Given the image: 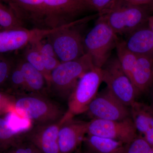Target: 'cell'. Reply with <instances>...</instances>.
<instances>
[{
  "mask_svg": "<svg viewBox=\"0 0 153 153\" xmlns=\"http://www.w3.org/2000/svg\"><path fill=\"white\" fill-rule=\"evenodd\" d=\"M99 14L90 15L56 28L47 36L57 59L61 63L76 60L85 54L83 45V27Z\"/></svg>",
  "mask_w": 153,
  "mask_h": 153,
  "instance_id": "6da1fadb",
  "label": "cell"
},
{
  "mask_svg": "<svg viewBox=\"0 0 153 153\" xmlns=\"http://www.w3.org/2000/svg\"><path fill=\"white\" fill-rule=\"evenodd\" d=\"M153 12L149 4L134 5L122 2L115 3L100 14L117 35H128L148 24Z\"/></svg>",
  "mask_w": 153,
  "mask_h": 153,
  "instance_id": "7a4b0ae2",
  "label": "cell"
},
{
  "mask_svg": "<svg viewBox=\"0 0 153 153\" xmlns=\"http://www.w3.org/2000/svg\"><path fill=\"white\" fill-rule=\"evenodd\" d=\"M118 38L103 17L99 16L93 27L83 39L85 54L90 56L94 67L101 68L104 66Z\"/></svg>",
  "mask_w": 153,
  "mask_h": 153,
  "instance_id": "3957f363",
  "label": "cell"
},
{
  "mask_svg": "<svg viewBox=\"0 0 153 153\" xmlns=\"http://www.w3.org/2000/svg\"><path fill=\"white\" fill-rule=\"evenodd\" d=\"M13 110L38 125L56 122L65 113L60 107L50 100L31 94L15 97Z\"/></svg>",
  "mask_w": 153,
  "mask_h": 153,
  "instance_id": "277c9868",
  "label": "cell"
},
{
  "mask_svg": "<svg viewBox=\"0 0 153 153\" xmlns=\"http://www.w3.org/2000/svg\"><path fill=\"white\" fill-rule=\"evenodd\" d=\"M94 67L87 54L76 60L60 63L50 73L48 85L60 95L69 97L80 77Z\"/></svg>",
  "mask_w": 153,
  "mask_h": 153,
  "instance_id": "5b68a950",
  "label": "cell"
},
{
  "mask_svg": "<svg viewBox=\"0 0 153 153\" xmlns=\"http://www.w3.org/2000/svg\"><path fill=\"white\" fill-rule=\"evenodd\" d=\"M48 29L60 27L94 11L90 0H44Z\"/></svg>",
  "mask_w": 153,
  "mask_h": 153,
  "instance_id": "8992f818",
  "label": "cell"
},
{
  "mask_svg": "<svg viewBox=\"0 0 153 153\" xmlns=\"http://www.w3.org/2000/svg\"><path fill=\"white\" fill-rule=\"evenodd\" d=\"M102 82L101 68L94 67L85 73L78 80L68 98V110L65 114L69 119L87 111L97 94Z\"/></svg>",
  "mask_w": 153,
  "mask_h": 153,
  "instance_id": "52a82bcc",
  "label": "cell"
},
{
  "mask_svg": "<svg viewBox=\"0 0 153 153\" xmlns=\"http://www.w3.org/2000/svg\"><path fill=\"white\" fill-rule=\"evenodd\" d=\"M101 69L102 82L106 87L125 105L130 106L140 94L117 57H110Z\"/></svg>",
  "mask_w": 153,
  "mask_h": 153,
  "instance_id": "ba28073f",
  "label": "cell"
},
{
  "mask_svg": "<svg viewBox=\"0 0 153 153\" xmlns=\"http://www.w3.org/2000/svg\"><path fill=\"white\" fill-rule=\"evenodd\" d=\"M86 112L92 119L121 120L131 117L130 108L118 99L107 87L97 94Z\"/></svg>",
  "mask_w": 153,
  "mask_h": 153,
  "instance_id": "9c48e42d",
  "label": "cell"
},
{
  "mask_svg": "<svg viewBox=\"0 0 153 153\" xmlns=\"http://www.w3.org/2000/svg\"><path fill=\"white\" fill-rule=\"evenodd\" d=\"M87 134L111 139L126 144L138 134L131 117L121 120L92 119L88 123Z\"/></svg>",
  "mask_w": 153,
  "mask_h": 153,
  "instance_id": "30bf717a",
  "label": "cell"
},
{
  "mask_svg": "<svg viewBox=\"0 0 153 153\" xmlns=\"http://www.w3.org/2000/svg\"><path fill=\"white\" fill-rule=\"evenodd\" d=\"M28 28L0 31V55L16 51L28 44L42 41L55 30Z\"/></svg>",
  "mask_w": 153,
  "mask_h": 153,
  "instance_id": "8fae6325",
  "label": "cell"
},
{
  "mask_svg": "<svg viewBox=\"0 0 153 153\" xmlns=\"http://www.w3.org/2000/svg\"><path fill=\"white\" fill-rule=\"evenodd\" d=\"M67 120L64 114L60 120L54 123L38 125L28 132L30 142L41 153H60L58 134L60 128Z\"/></svg>",
  "mask_w": 153,
  "mask_h": 153,
  "instance_id": "7c38bea8",
  "label": "cell"
},
{
  "mask_svg": "<svg viewBox=\"0 0 153 153\" xmlns=\"http://www.w3.org/2000/svg\"><path fill=\"white\" fill-rule=\"evenodd\" d=\"M17 16L26 26L48 29L46 24L44 0H7Z\"/></svg>",
  "mask_w": 153,
  "mask_h": 153,
  "instance_id": "4fadbf2b",
  "label": "cell"
},
{
  "mask_svg": "<svg viewBox=\"0 0 153 153\" xmlns=\"http://www.w3.org/2000/svg\"><path fill=\"white\" fill-rule=\"evenodd\" d=\"M88 123L72 118L62 125L58 134L60 153H72L83 142L87 134Z\"/></svg>",
  "mask_w": 153,
  "mask_h": 153,
  "instance_id": "5bb4252c",
  "label": "cell"
},
{
  "mask_svg": "<svg viewBox=\"0 0 153 153\" xmlns=\"http://www.w3.org/2000/svg\"><path fill=\"white\" fill-rule=\"evenodd\" d=\"M131 117L137 132L153 146V110L150 105L137 101L130 106Z\"/></svg>",
  "mask_w": 153,
  "mask_h": 153,
  "instance_id": "9a60e30c",
  "label": "cell"
},
{
  "mask_svg": "<svg viewBox=\"0 0 153 153\" xmlns=\"http://www.w3.org/2000/svg\"><path fill=\"white\" fill-rule=\"evenodd\" d=\"M131 81L140 94L150 91L153 86V59L137 55Z\"/></svg>",
  "mask_w": 153,
  "mask_h": 153,
  "instance_id": "2e32d148",
  "label": "cell"
},
{
  "mask_svg": "<svg viewBox=\"0 0 153 153\" xmlns=\"http://www.w3.org/2000/svg\"><path fill=\"white\" fill-rule=\"evenodd\" d=\"M125 41L128 49L134 54L153 59V31L148 25L131 33Z\"/></svg>",
  "mask_w": 153,
  "mask_h": 153,
  "instance_id": "e0dca14e",
  "label": "cell"
},
{
  "mask_svg": "<svg viewBox=\"0 0 153 153\" xmlns=\"http://www.w3.org/2000/svg\"><path fill=\"white\" fill-rule=\"evenodd\" d=\"M83 142L91 153H124L126 145L119 141L88 134Z\"/></svg>",
  "mask_w": 153,
  "mask_h": 153,
  "instance_id": "ac0fdd59",
  "label": "cell"
},
{
  "mask_svg": "<svg viewBox=\"0 0 153 153\" xmlns=\"http://www.w3.org/2000/svg\"><path fill=\"white\" fill-rule=\"evenodd\" d=\"M17 60L25 77L26 89L34 92L42 90L47 84L43 74L24 58Z\"/></svg>",
  "mask_w": 153,
  "mask_h": 153,
  "instance_id": "d6986e66",
  "label": "cell"
},
{
  "mask_svg": "<svg viewBox=\"0 0 153 153\" xmlns=\"http://www.w3.org/2000/svg\"><path fill=\"white\" fill-rule=\"evenodd\" d=\"M7 0H0V31L27 28Z\"/></svg>",
  "mask_w": 153,
  "mask_h": 153,
  "instance_id": "ffe728a7",
  "label": "cell"
},
{
  "mask_svg": "<svg viewBox=\"0 0 153 153\" xmlns=\"http://www.w3.org/2000/svg\"><path fill=\"white\" fill-rule=\"evenodd\" d=\"M117 58L125 73L131 80L132 74L136 63L137 55L132 52L126 45L125 41L118 38L115 47Z\"/></svg>",
  "mask_w": 153,
  "mask_h": 153,
  "instance_id": "44dd1931",
  "label": "cell"
},
{
  "mask_svg": "<svg viewBox=\"0 0 153 153\" xmlns=\"http://www.w3.org/2000/svg\"><path fill=\"white\" fill-rule=\"evenodd\" d=\"M22 136L11 127L5 117L0 116V151L4 152L21 142Z\"/></svg>",
  "mask_w": 153,
  "mask_h": 153,
  "instance_id": "7402d4cb",
  "label": "cell"
},
{
  "mask_svg": "<svg viewBox=\"0 0 153 153\" xmlns=\"http://www.w3.org/2000/svg\"><path fill=\"white\" fill-rule=\"evenodd\" d=\"M37 42L28 44L26 47L27 48L24 52L23 58L43 74L48 84L50 74L47 72L44 67L41 53L36 45Z\"/></svg>",
  "mask_w": 153,
  "mask_h": 153,
  "instance_id": "603a6c76",
  "label": "cell"
},
{
  "mask_svg": "<svg viewBox=\"0 0 153 153\" xmlns=\"http://www.w3.org/2000/svg\"><path fill=\"white\" fill-rule=\"evenodd\" d=\"M5 85L11 91L16 90L21 88H26L24 74L16 59Z\"/></svg>",
  "mask_w": 153,
  "mask_h": 153,
  "instance_id": "cb8c5ba5",
  "label": "cell"
},
{
  "mask_svg": "<svg viewBox=\"0 0 153 153\" xmlns=\"http://www.w3.org/2000/svg\"><path fill=\"white\" fill-rule=\"evenodd\" d=\"M124 153H153V146L139 134L126 145Z\"/></svg>",
  "mask_w": 153,
  "mask_h": 153,
  "instance_id": "d4e9b609",
  "label": "cell"
},
{
  "mask_svg": "<svg viewBox=\"0 0 153 153\" xmlns=\"http://www.w3.org/2000/svg\"><path fill=\"white\" fill-rule=\"evenodd\" d=\"M16 59L5 55L0 60V87L5 85Z\"/></svg>",
  "mask_w": 153,
  "mask_h": 153,
  "instance_id": "484cf974",
  "label": "cell"
},
{
  "mask_svg": "<svg viewBox=\"0 0 153 153\" xmlns=\"http://www.w3.org/2000/svg\"><path fill=\"white\" fill-rule=\"evenodd\" d=\"M15 97L10 94L0 90V116L12 111Z\"/></svg>",
  "mask_w": 153,
  "mask_h": 153,
  "instance_id": "4316f807",
  "label": "cell"
},
{
  "mask_svg": "<svg viewBox=\"0 0 153 153\" xmlns=\"http://www.w3.org/2000/svg\"><path fill=\"white\" fill-rule=\"evenodd\" d=\"M94 10L100 15L107 10L112 6L115 0H90Z\"/></svg>",
  "mask_w": 153,
  "mask_h": 153,
  "instance_id": "83f0119b",
  "label": "cell"
},
{
  "mask_svg": "<svg viewBox=\"0 0 153 153\" xmlns=\"http://www.w3.org/2000/svg\"><path fill=\"white\" fill-rule=\"evenodd\" d=\"M11 148L15 153H41L31 142L23 143L22 141Z\"/></svg>",
  "mask_w": 153,
  "mask_h": 153,
  "instance_id": "f1b7e54d",
  "label": "cell"
},
{
  "mask_svg": "<svg viewBox=\"0 0 153 153\" xmlns=\"http://www.w3.org/2000/svg\"><path fill=\"white\" fill-rule=\"evenodd\" d=\"M153 1V0H119L116 3L122 2L129 4L143 5L149 4H150Z\"/></svg>",
  "mask_w": 153,
  "mask_h": 153,
  "instance_id": "f546056e",
  "label": "cell"
},
{
  "mask_svg": "<svg viewBox=\"0 0 153 153\" xmlns=\"http://www.w3.org/2000/svg\"><path fill=\"white\" fill-rule=\"evenodd\" d=\"M148 25L149 27L153 31V15L150 17L148 22Z\"/></svg>",
  "mask_w": 153,
  "mask_h": 153,
  "instance_id": "4dcf8cb0",
  "label": "cell"
},
{
  "mask_svg": "<svg viewBox=\"0 0 153 153\" xmlns=\"http://www.w3.org/2000/svg\"><path fill=\"white\" fill-rule=\"evenodd\" d=\"M150 91H151V104L150 106L153 110V86Z\"/></svg>",
  "mask_w": 153,
  "mask_h": 153,
  "instance_id": "1f68e13d",
  "label": "cell"
},
{
  "mask_svg": "<svg viewBox=\"0 0 153 153\" xmlns=\"http://www.w3.org/2000/svg\"><path fill=\"white\" fill-rule=\"evenodd\" d=\"M3 153H15L13 150L12 149V148H9L8 149L3 152Z\"/></svg>",
  "mask_w": 153,
  "mask_h": 153,
  "instance_id": "d6a6232c",
  "label": "cell"
},
{
  "mask_svg": "<svg viewBox=\"0 0 153 153\" xmlns=\"http://www.w3.org/2000/svg\"><path fill=\"white\" fill-rule=\"evenodd\" d=\"M149 4L150 5L151 7H152V9L153 11V1L150 3V4Z\"/></svg>",
  "mask_w": 153,
  "mask_h": 153,
  "instance_id": "836d02e7",
  "label": "cell"
},
{
  "mask_svg": "<svg viewBox=\"0 0 153 153\" xmlns=\"http://www.w3.org/2000/svg\"><path fill=\"white\" fill-rule=\"evenodd\" d=\"M5 55H0V60L2 58H3V57H4V56Z\"/></svg>",
  "mask_w": 153,
  "mask_h": 153,
  "instance_id": "e575fe53",
  "label": "cell"
},
{
  "mask_svg": "<svg viewBox=\"0 0 153 153\" xmlns=\"http://www.w3.org/2000/svg\"><path fill=\"white\" fill-rule=\"evenodd\" d=\"M119 1V0H115L114 1V3L117 2L118 1Z\"/></svg>",
  "mask_w": 153,
  "mask_h": 153,
  "instance_id": "d590c367",
  "label": "cell"
},
{
  "mask_svg": "<svg viewBox=\"0 0 153 153\" xmlns=\"http://www.w3.org/2000/svg\"><path fill=\"white\" fill-rule=\"evenodd\" d=\"M81 153V152H80V151H78V152H77V153Z\"/></svg>",
  "mask_w": 153,
  "mask_h": 153,
  "instance_id": "8d00e7d4",
  "label": "cell"
},
{
  "mask_svg": "<svg viewBox=\"0 0 153 153\" xmlns=\"http://www.w3.org/2000/svg\"><path fill=\"white\" fill-rule=\"evenodd\" d=\"M0 153H3V152H1V151H0Z\"/></svg>",
  "mask_w": 153,
  "mask_h": 153,
  "instance_id": "74e56055",
  "label": "cell"
},
{
  "mask_svg": "<svg viewBox=\"0 0 153 153\" xmlns=\"http://www.w3.org/2000/svg\"><path fill=\"white\" fill-rule=\"evenodd\" d=\"M85 153H91L89 152H86Z\"/></svg>",
  "mask_w": 153,
  "mask_h": 153,
  "instance_id": "f35d334b",
  "label": "cell"
},
{
  "mask_svg": "<svg viewBox=\"0 0 153 153\" xmlns=\"http://www.w3.org/2000/svg\"></svg>",
  "mask_w": 153,
  "mask_h": 153,
  "instance_id": "ab89813d",
  "label": "cell"
}]
</instances>
